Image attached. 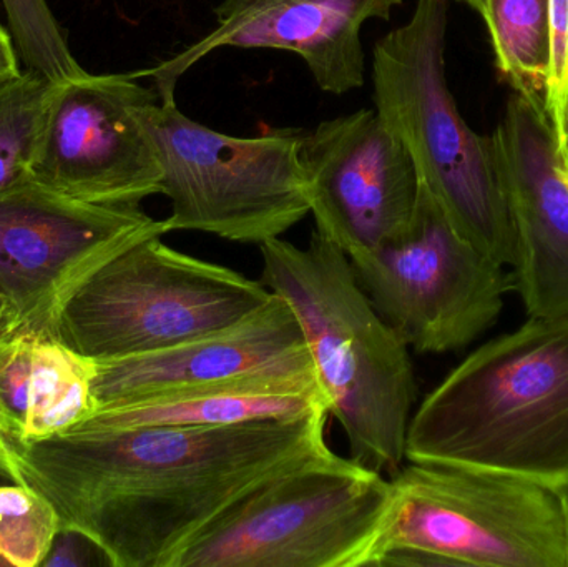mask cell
Listing matches in <instances>:
<instances>
[{"mask_svg": "<svg viewBox=\"0 0 568 567\" xmlns=\"http://www.w3.org/2000/svg\"><path fill=\"white\" fill-rule=\"evenodd\" d=\"M329 409L232 426L0 433V478L40 493L60 533L113 567H170L180 549L263 483L329 452Z\"/></svg>", "mask_w": 568, "mask_h": 567, "instance_id": "obj_1", "label": "cell"}, {"mask_svg": "<svg viewBox=\"0 0 568 567\" xmlns=\"http://www.w3.org/2000/svg\"><path fill=\"white\" fill-rule=\"evenodd\" d=\"M406 462L568 488V316H529L467 356L410 418Z\"/></svg>", "mask_w": 568, "mask_h": 567, "instance_id": "obj_2", "label": "cell"}, {"mask_svg": "<svg viewBox=\"0 0 568 567\" xmlns=\"http://www.w3.org/2000/svg\"><path fill=\"white\" fill-rule=\"evenodd\" d=\"M260 252L262 283L296 315L349 458L396 475L417 395L409 346L374 308L346 253L320 230L304 249L280 236Z\"/></svg>", "mask_w": 568, "mask_h": 567, "instance_id": "obj_3", "label": "cell"}, {"mask_svg": "<svg viewBox=\"0 0 568 567\" xmlns=\"http://www.w3.org/2000/svg\"><path fill=\"white\" fill-rule=\"evenodd\" d=\"M447 26L449 0H417L406 23L374 43V109L454 230L510 270L516 229L506 183L493 136L467 125L447 85Z\"/></svg>", "mask_w": 568, "mask_h": 567, "instance_id": "obj_4", "label": "cell"}, {"mask_svg": "<svg viewBox=\"0 0 568 567\" xmlns=\"http://www.w3.org/2000/svg\"><path fill=\"white\" fill-rule=\"evenodd\" d=\"M371 567H568L566 489L404 463Z\"/></svg>", "mask_w": 568, "mask_h": 567, "instance_id": "obj_5", "label": "cell"}, {"mask_svg": "<svg viewBox=\"0 0 568 567\" xmlns=\"http://www.w3.org/2000/svg\"><path fill=\"white\" fill-rule=\"evenodd\" d=\"M393 496L390 476L329 449L240 498L170 567H371Z\"/></svg>", "mask_w": 568, "mask_h": 567, "instance_id": "obj_6", "label": "cell"}, {"mask_svg": "<svg viewBox=\"0 0 568 567\" xmlns=\"http://www.w3.org/2000/svg\"><path fill=\"white\" fill-rule=\"evenodd\" d=\"M270 296L262 280L153 236L110 260L69 300L53 340L95 362L145 355L226 328Z\"/></svg>", "mask_w": 568, "mask_h": 567, "instance_id": "obj_7", "label": "cell"}, {"mask_svg": "<svg viewBox=\"0 0 568 567\" xmlns=\"http://www.w3.org/2000/svg\"><path fill=\"white\" fill-rule=\"evenodd\" d=\"M162 163L170 232L192 230L230 242L280 239L310 213L301 133L235 136L189 119L176 100L149 115Z\"/></svg>", "mask_w": 568, "mask_h": 567, "instance_id": "obj_8", "label": "cell"}, {"mask_svg": "<svg viewBox=\"0 0 568 567\" xmlns=\"http://www.w3.org/2000/svg\"><path fill=\"white\" fill-rule=\"evenodd\" d=\"M166 233L140 205L83 202L32 179L0 190V338L53 340L63 306L103 265Z\"/></svg>", "mask_w": 568, "mask_h": 567, "instance_id": "obj_9", "label": "cell"}, {"mask_svg": "<svg viewBox=\"0 0 568 567\" xmlns=\"http://www.w3.org/2000/svg\"><path fill=\"white\" fill-rule=\"evenodd\" d=\"M349 262L377 313L419 353L473 343L514 288L513 273L463 239L423 185L409 229Z\"/></svg>", "mask_w": 568, "mask_h": 567, "instance_id": "obj_10", "label": "cell"}, {"mask_svg": "<svg viewBox=\"0 0 568 567\" xmlns=\"http://www.w3.org/2000/svg\"><path fill=\"white\" fill-rule=\"evenodd\" d=\"M136 79L85 72L59 82L30 179L102 205H140L162 193V163L149 126L160 97Z\"/></svg>", "mask_w": 568, "mask_h": 567, "instance_id": "obj_11", "label": "cell"}, {"mask_svg": "<svg viewBox=\"0 0 568 567\" xmlns=\"http://www.w3.org/2000/svg\"><path fill=\"white\" fill-rule=\"evenodd\" d=\"M310 213L347 259L403 235L420 180L404 143L376 109L324 120L301 135Z\"/></svg>", "mask_w": 568, "mask_h": 567, "instance_id": "obj_12", "label": "cell"}, {"mask_svg": "<svg viewBox=\"0 0 568 567\" xmlns=\"http://www.w3.org/2000/svg\"><path fill=\"white\" fill-rule=\"evenodd\" d=\"M404 0H220L219 23L172 59L136 75L155 80L160 100L175 99L176 83L215 50L278 49L306 62L323 92L344 95L366 75L364 23L390 20Z\"/></svg>", "mask_w": 568, "mask_h": 567, "instance_id": "obj_13", "label": "cell"}, {"mask_svg": "<svg viewBox=\"0 0 568 567\" xmlns=\"http://www.w3.org/2000/svg\"><path fill=\"white\" fill-rule=\"evenodd\" d=\"M95 365L97 409L203 386L316 376L296 315L273 292L265 305L219 332L162 352Z\"/></svg>", "mask_w": 568, "mask_h": 567, "instance_id": "obj_14", "label": "cell"}, {"mask_svg": "<svg viewBox=\"0 0 568 567\" xmlns=\"http://www.w3.org/2000/svg\"><path fill=\"white\" fill-rule=\"evenodd\" d=\"M514 229V288L529 316H568V180L549 115L514 93L493 135Z\"/></svg>", "mask_w": 568, "mask_h": 567, "instance_id": "obj_15", "label": "cell"}, {"mask_svg": "<svg viewBox=\"0 0 568 567\" xmlns=\"http://www.w3.org/2000/svg\"><path fill=\"white\" fill-rule=\"evenodd\" d=\"M321 408H327V402L316 376H273L105 406L67 433L120 432L146 426H232L297 418Z\"/></svg>", "mask_w": 568, "mask_h": 567, "instance_id": "obj_16", "label": "cell"}, {"mask_svg": "<svg viewBox=\"0 0 568 567\" xmlns=\"http://www.w3.org/2000/svg\"><path fill=\"white\" fill-rule=\"evenodd\" d=\"M95 373V360L79 355L55 340H37L29 409L20 439L53 438L92 416L97 412Z\"/></svg>", "mask_w": 568, "mask_h": 567, "instance_id": "obj_17", "label": "cell"}, {"mask_svg": "<svg viewBox=\"0 0 568 567\" xmlns=\"http://www.w3.org/2000/svg\"><path fill=\"white\" fill-rule=\"evenodd\" d=\"M484 22L500 77L516 95L547 113L549 0H489Z\"/></svg>", "mask_w": 568, "mask_h": 567, "instance_id": "obj_18", "label": "cell"}, {"mask_svg": "<svg viewBox=\"0 0 568 567\" xmlns=\"http://www.w3.org/2000/svg\"><path fill=\"white\" fill-rule=\"evenodd\" d=\"M57 85L30 69L0 75V190L30 179Z\"/></svg>", "mask_w": 568, "mask_h": 567, "instance_id": "obj_19", "label": "cell"}, {"mask_svg": "<svg viewBox=\"0 0 568 567\" xmlns=\"http://www.w3.org/2000/svg\"><path fill=\"white\" fill-rule=\"evenodd\" d=\"M59 535V516L40 493L0 486V566H43Z\"/></svg>", "mask_w": 568, "mask_h": 567, "instance_id": "obj_20", "label": "cell"}, {"mask_svg": "<svg viewBox=\"0 0 568 567\" xmlns=\"http://www.w3.org/2000/svg\"><path fill=\"white\" fill-rule=\"evenodd\" d=\"M9 32L26 69L36 70L53 82L83 75L47 0H0Z\"/></svg>", "mask_w": 568, "mask_h": 567, "instance_id": "obj_21", "label": "cell"}, {"mask_svg": "<svg viewBox=\"0 0 568 567\" xmlns=\"http://www.w3.org/2000/svg\"><path fill=\"white\" fill-rule=\"evenodd\" d=\"M39 338H0V433L22 436L29 409L33 345Z\"/></svg>", "mask_w": 568, "mask_h": 567, "instance_id": "obj_22", "label": "cell"}, {"mask_svg": "<svg viewBox=\"0 0 568 567\" xmlns=\"http://www.w3.org/2000/svg\"><path fill=\"white\" fill-rule=\"evenodd\" d=\"M550 67L547 115L556 142L566 129L568 113V0H549Z\"/></svg>", "mask_w": 568, "mask_h": 567, "instance_id": "obj_23", "label": "cell"}, {"mask_svg": "<svg viewBox=\"0 0 568 567\" xmlns=\"http://www.w3.org/2000/svg\"><path fill=\"white\" fill-rule=\"evenodd\" d=\"M17 63V49L9 30L0 23V75L19 72Z\"/></svg>", "mask_w": 568, "mask_h": 567, "instance_id": "obj_24", "label": "cell"}, {"mask_svg": "<svg viewBox=\"0 0 568 567\" xmlns=\"http://www.w3.org/2000/svg\"><path fill=\"white\" fill-rule=\"evenodd\" d=\"M557 155L560 160V169H562L564 176L568 180V113L566 120V129H564L562 136L557 143Z\"/></svg>", "mask_w": 568, "mask_h": 567, "instance_id": "obj_25", "label": "cell"}, {"mask_svg": "<svg viewBox=\"0 0 568 567\" xmlns=\"http://www.w3.org/2000/svg\"><path fill=\"white\" fill-rule=\"evenodd\" d=\"M460 2L467 3L470 9L476 10L480 17L487 16V9H489V0H460Z\"/></svg>", "mask_w": 568, "mask_h": 567, "instance_id": "obj_26", "label": "cell"}, {"mask_svg": "<svg viewBox=\"0 0 568 567\" xmlns=\"http://www.w3.org/2000/svg\"><path fill=\"white\" fill-rule=\"evenodd\" d=\"M566 492H567V495H568V488L566 489Z\"/></svg>", "mask_w": 568, "mask_h": 567, "instance_id": "obj_27", "label": "cell"}]
</instances>
